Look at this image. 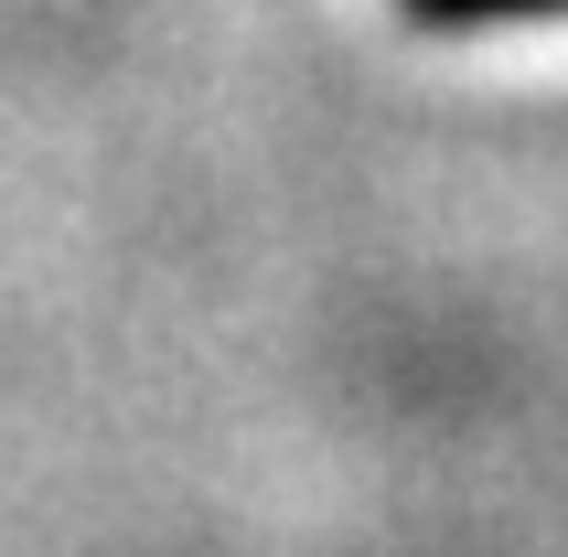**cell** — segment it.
<instances>
[{
	"mask_svg": "<svg viewBox=\"0 0 568 557\" xmlns=\"http://www.w3.org/2000/svg\"><path fill=\"white\" fill-rule=\"evenodd\" d=\"M418 32H505V22H558L568 0H397Z\"/></svg>",
	"mask_w": 568,
	"mask_h": 557,
	"instance_id": "obj_1",
	"label": "cell"
}]
</instances>
